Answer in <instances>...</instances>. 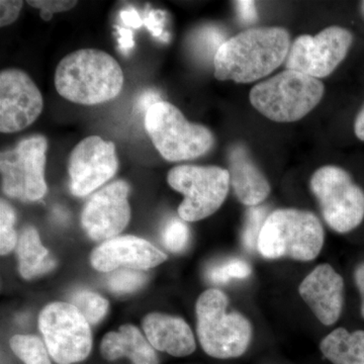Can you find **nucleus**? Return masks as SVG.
<instances>
[{"mask_svg": "<svg viewBox=\"0 0 364 364\" xmlns=\"http://www.w3.org/2000/svg\"><path fill=\"white\" fill-rule=\"evenodd\" d=\"M291 39L282 28L244 31L227 40L215 54V77L250 83L269 75L286 61Z\"/></svg>", "mask_w": 364, "mask_h": 364, "instance_id": "nucleus-1", "label": "nucleus"}, {"mask_svg": "<svg viewBox=\"0 0 364 364\" xmlns=\"http://www.w3.org/2000/svg\"><path fill=\"white\" fill-rule=\"evenodd\" d=\"M124 85V73L116 59L95 49L78 50L60 61L55 86L61 97L79 105L114 100Z\"/></svg>", "mask_w": 364, "mask_h": 364, "instance_id": "nucleus-2", "label": "nucleus"}, {"mask_svg": "<svg viewBox=\"0 0 364 364\" xmlns=\"http://www.w3.org/2000/svg\"><path fill=\"white\" fill-rule=\"evenodd\" d=\"M323 244L324 229L317 215L306 210L282 208L268 215L257 249L269 259L311 261L317 258Z\"/></svg>", "mask_w": 364, "mask_h": 364, "instance_id": "nucleus-3", "label": "nucleus"}, {"mask_svg": "<svg viewBox=\"0 0 364 364\" xmlns=\"http://www.w3.org/2000/svg\"><path fill=\"white\" fill-rule=\"evenodd\" d=\"M228 298L219 289H208L196 301L198 335L208 355L219 359L236 358L247 350L252 326L238 312H227Z\"/></svg>", "mask_w": 364, "mask_h": 364, "instance_id": "nucleus-4", "label": "nucleus"}, {"mask_svg": "<svg viewBox=\"0 0 364 364\" xmlns=\"http://www.w3.org/2000/svg\"><path fill=\"white\" fill-rule=\"evenodd\" d=\"M324 90L318 79L287 69L254 86L249 97L253 107L267 119L291 123L312 112Z\"/></svg>", "mask_w": 364, "mask_h": 364, "instance_id": "nucleus-5", "label": "nucleus"}, {"mask_svg": "<svg viewBox=\"0 0 364 364\" xmlns=\"http://www.w3.org/2000/svg\"><path fill=\"white\" fill-rule=\"evenodd\" d=\"M145 128L158 152L171 162L203 156L215 143L212 132L202 124L191 123L167 102H157L148 109Z\"/></svg>", "mask_w": 364, "mask_h": 364, "instance_id": "nucleus-6", "label": "nucleus"}, {"mask_svg": "<svg viewBox=\"0 0 364 364\" xmlns=\"http://www.w3.org/2000/svg\"><path fill=\"white\" fill-rule=\"evenodd\" d=\"M167 181L184 196L178 215L186 222L200 221L214 214L229 193V170L221 167L181 165L170 170Z\"/></svg>", "mask_w": 364, "mask_h": 364, "instance_id": "nucleus-7", "label": "nucleus"}, {"mask_svg": "<svg viewBox=\"0 0 364 364\" xmlns=\"http://www.w3.org/2000/svg\"><path fill=\"white\" fill-rule=\"evenodd\" d=\"M311 189L326 223L334 231L348 233L363 221L364 191L344 169L321 167L311 178Z\"/></svg>", "mask_w": 364, "mask_h": 364, "instance_id": "nucleus-8", "label": "nucleus"}, {"mask_svg": "<svg viewBox=\"0 0 364 364\" xmlns=\"http://www.w3.org/2000/svg\"><path fill=\"white\" fill-rule=\"evenodd\" d=\"M47 149V139L36 135L23 139L14 149L1 153V188L7 196L23 202H36L46 195Z\"/></svg>", "mask_w": 364, "mask_h": 364, "instance_id": "nucleus-9", "label": "nucleus"}, {"mask_svg": "<svg viewBox=\"0 0 364 364\" xmlns=\"http://www.w3.org/2000/svg\"><path fill=\"white\" fill-rule=\"evenodd\" d=\"M39 327L48 351L57 363H77L90 355V323L71 304L56 301L46 306L40 314Z\"/></svg>", "mask_w": 364, "mask_h": 364, "instance_id": "nucleus-10", "label": "nucleus"}, {"mask_svg": "<svg viewBox=\"0 0 364 364\" xmlns=\"http://www.w3.org/2000/svg\"><path fill=\"white\" fill-rule=\"evenodd\" d=\"M352 42V33L341 26H330L314 37L299 36L289 49L287 68L314 78L327 77L343 61Z\"/></svg>", "mask_w": 364, "mask_h": 364, "instance_id": "nucleus-11", "label": "nucleus"}, {"mask_svg": "<svg viewBox=\"0 0 364 364\" xmlns=\"http://www.w3.org/2000/svg\"><path fill=\"white\" fill-rule=\"evenodd\" d=\"M119 168L116 146L98 136L83 139L68 160L71 193L85 196L114 177Z\"/></svg>", "mask_w": 364, "mask_h": 364, "instance_id": "nucleus-12", "label": "nucleus"}, {"mask_svg": "<svg viewBox=\"0 0 364 364\" xmlns=\"http://www.w3.org/2000/svg\"><path fill=\"white\" fill-rule=\"evenodd\" d=\"M44 100L25 72L6 69L0 73V132L16 133L28 128L42 114Z\"/></svg>", "mask_w": 364, "mask_h": 364, "instance_id": "nucleus-13", "label": "nucleus"}, {"mask_svg": "<svg viewBox=\"0 0 364 364\" xmlns=\"http://www.w3.org/2000/svg\"><path fill=\"white\" fill-rule=\"evenodd\" d=\"M129 193V184L117 181L97 191L86 202L81 222L91 239L107 241L116 238L128 226L131 219Z\"/></svg>", "mask_w": 364, "mask_h": 364, "instance_id": "nucleus-14", "label": "nucleus"}, {"mask_svg": "<svg viewBox=\"0 0 364 364\" xmlns=\"http://www.w3.org/2000/svg\"><path fill=\"white\" fill-rule=\"evenodd\" d=\"M166 259L167 256L150 242L135 236L109 239L91 254V264L102 272H112L121 267L148 269Z\"/></svg>", "mask_w": 364, "mask_h": 364, "instance_id": "nucleus-15", "label": "nucleus"}, {"mask_svg": "<svg viewBox=\"0 0 364 364\" xmlns=\"http://www.w3.org/2000/svg\"><path fill=\"white\" fill-rule=\"evenodd\" d=\"M299 294L322 324H335L344 303V282L331 265H318L301 282Z\"/></svg>", "mask_w": 364, "mask_h": 364, "instance_id": "nucleus-16", "label": "nucleus"}, {"mask_svg": "<svg viewBox=\"0 0 364 364\" xmlns=\"http://www.w3.org/2000/svg\"><path fill=\"white\" fill-rule=\"evenodd\" d=\"M143 329L154 348L170 355L183 358L196 350L193 331L181 318L159 313L149 314L144 318Z\"/></svg>", "mask_w": 364, "mask_h": 364, "instance_id": "nucleus-17", "label": "nucleus"}, {"mask_svg": "<svg viewBox=\"0 0 364 364\" xmlns=\"http://www.w3.org/2000/svg\"><path fill=\"white\" fill-rule=\"evenodd\" d=\"M229 165L230 183L235 195L243 205L257 207L270 193L269 182L241 144L230 150Z\"/></svg>", "mask_w": 364, "mask_h": 364, "instance_id": "nucleus-18", "label": "nucleus"}, {"mask_svg": "<svg viewBox=\"0 0 364 364\" xmlns=\"http://www.w3.org/2000/svg\"><path fill=\"white\" fill-rule=\"evenodd\" d=\"M100 351L109 361L127 356L133 364H158L152 345L135 326L124 325L119 332L107 333L102 339Z\"/></svg>", "mask_w": 364, "mask_h": 364, "instance_id": "nucleus-19", "label": "nucleus"}, {"mask_svg": "<svg viewBox=\"0 0 364 364\" xmlns=\"http://www.w3.org/2000/svg\"><path fill=\"white\" fill-rule=\"evenodd\" d=\"M18 269L21 277L32 279L50 272L55 262L49 257L47 249L41 243L39 233L33 227H26L21 232L18 245Z\"/></svg>", "mask_w": 364, "mask_h": 364, "instance_id": "nucleus-20", "label": "nucleus"}, {"mask_svg": "<svg viewBox=\"0 0 364 364\" xmlns=\"http://www.w3.org/2000/svg\"><path fill=\"white\" fill-rule=\"evenodd\" d=\"M320 349L333 364H364V331L338 328L323 339Z\"/></svg>", "mask_w": 364, "mask_h": 364, "instance_id": "nucleus-21", "label": "nucleus"}, {"mask_svg": "<svg viewBox=\"0 0 364 364\" xmlns=\"http://www.w3.org/2000/svg\"><path fill=\"white\" fill-rule=\"evenodd\" d=\"M11 350L25 364H51L47 346L33 335H14L11 337Z\"/></svg>", "mask_w": 364, "mask_h": 364, "instance_id": "nucleus-22", "label": "nucleus"}, {"mask_svg": "<svg viewBox=\"0 0 364 364\" xmlns=\"http://www.w3.org/2000/svg\"><path fill=\"white\" fill-rule=\"evenodd\" d=\"M72 305L82 314L90 324H97L109 309V301L100 294L90 291H80L72 298Z\"/></svg>", "mask_w": 364, "mask_h": 364, "instance_id": "nucleus-23", "label": "nucleus"}, {"mask_svg": "<svg viewBox=\"0 0 364 364\" xmlns=\"http://www.w3.org/2000/svg\"><path fill=\"white\" fill-rule=\"evenodd\" d=\"M250 274L251 267L246 261L233 258L210 267L208 272V279L214 284H226L233 279H246Z\"/></svg>", "mask_w": 364, "mask_h": 364, "instance_id": "nucleus-24", "label": "nucleus"}, {"mask_svg": "<svg viewBox=\"0 0 364 364\" xmlns=\"http://www.w3.org/2000/svg\"><path fill=\"white\" fill-rule=\"evenodd\" d=\"M16 213L14 208L6 200H1L0 203V252L1 255H6L16 245L18 238L16 230Z\"/></svg>", "mask_w": 364, "mask_h": 364, "instance_id": "nucleus-25", "label": "nucleus"}, {"mask_svg": "<svg viewBox=\"0 0 364 364\" xmlns=\"http://www.w3.org/2000/svg\"><path fill=\"white\" fill-rule=\"evenodd\" d=\"M147 277L138 270L121 269L112 273L107 280L109 289L117 294L133 293L145 284Z\"/></svg>", "mask_w": 364, "mask_h": 364, "instance_id": "nucleus-26", "label": "nucleus"}, {"mask_svg": "<svg viewBox=\"0 0 364 364\" xmlns=\"http://www.w3.org/2000/svg\"><path fill=\"white\" fill-rule=\"evenodd\" d=\"M267 217V208L252 207L249 208L243 231L244 245L249 250L257 249L258 238H259L261 230L264 226Z\"/></svg>", "mask_w": 364, "mask_h": 364, "instance_id": "nucleus-27", "label": "nucleus"}, {"mask_svg": "<svg viewBox=\"0 0 364 364\" xmlns=\"http://www.w3.org/2000/svg\"><path fill=\"white\" fill-rule=\"evenodd\" d=\"M189 240V229L188 225L181 220H170L163 231V242L165 246L172 252L183 250Z\"/></svg>", "mask_w": 364, "mask_h": 364, "instance_id": "nucleus-28", "label": "nucleus"}, {"mask_svg": "<svg viewBox=\"0 0 364 364\" xmlns=\"http://www.w3.org/2000/svg\"><path fill=\"white\" fill-rule=\"evenodd\" d=\"M31 6L41 9V18L46 21H51L53 14L63 13L73 9L77 4L74 0H30Z\"/></svg>", "mask_w": 364, "mask_h": 364, "instance_id": "nucleus-29", "label": "nucleus"}, {"mask_svg": "<svg viewBox=\"0 0 364 364\" xmlns=\"http://www.w3.org/2000/svg\"><path fill=\"white\" fill-rule=\"evenodd\" d=\"M23 6V2L20 0L18 1L1 0L0 1V26H9L18 20Z\"/></svg>", "mask_w": 364, "mask_h": 364, "instance_id": "nucleus-30", "label": "nucleus"}, {"mask_svg": "<svg viewBox=\"0 0 364 364\" xmlns=\"http://www.w3.org/2000/svg\"><path fill=\"white\" fill-rule=\"evenodd\" d=\"M165 13L161 11H153L151 9L147 16L144 18V25L152 33L153 37L162 38L163 26H164Z\"/></svg>", "mask_w": 364, "mask_h": 364, "instance_id": "nucleus-31", "label": "nucleus"}, {"mask_svg": "<svg viewBox=\"0 0 364 364\" xmlns=\"http://www.w3.org/2000/svg\"><path fill=\"white\" fill-rule=\"evenodd\" d=\"M239 18L246 23H252L257 18L255 4L253 1H236Z\"/></svg>", "mask_w": 364, "mask_h": 364, "instance_id": "nucleus-32", "label": "nucleus"}, {"mask_svg": "<svg viewBox=\"0 0 364 364\" xmlns=\"http://www.w3.org/2000/svg\"><path fill=\"white\" fill-rule=\"evenodd\" d=\"M119 16H121L124 25L129 26V28H139L144 25L140 14L133 7H128V9L122 11Z\"/></svg>", "mask_w": 364, "mask_h": 364, "instance_id": "nucleus-33", "label": "nucleus"}, {"mask_svg": "<svg viewBox=\"0 0 364 364\" xmlns=\"http://www.w3.org/2000/svg\"><path fill=\"white\" fill-rule=\"evenodd\" d=\"M116 28L117 33H119V48L123 50L124 52L128 51L135 46L134 42L133 32L130 28H124L122 26H114Z\"/></svg>", "mask_w": 364, "mask_h": 364, "instance_id": "nucleus-34", "label": "nucleus"}, {"mask_svg": "<svg viewBox=\"0 0 364 364\" xmlns=\"http://www.w3.org/2000/svg\"><path fill=\"white\" fill-rule=\"evenodd\" d=\"M354 279L361 296V315L364 318V262L360 263L354 272Z\"/></svg>", "mask_w": 364, "mask_h": 364, "instance_id": "nucleus-35", "label": "nucleus"}, {"mask_svg": "<svg viewBox=\"0 0 364 364\" xmlns=\"http://www.w3.org/2000/svg\"><path fill=\"white\" fill-rule=\"evenodd\" d=\"M354 132L359 140L364 142V105L361 111L356 117L355 123H354Z\"/></svg>", "mask_w": 364, "mask_h": 364, "instance_id": "nucleus-36", "label": "nucleus"}, {"mask_svg": "<svg viewBox=\"0 0 364 364\" xmlns=\"http://www.w3.org/2000/svg\"><path fill=\"white\" fill-rule=\"evenodd\" d=\"M361 11H363L364 16V1L361 2Z\"/></svg>", "mask_w": 364, "mask_h": 364, "instance_id": "nucleus-37", "label": "nucleus"}]
</instances>
